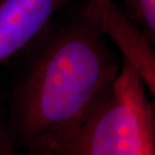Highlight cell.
<instances>
[{
    "mask_svg": "<svg viewBox=\"0 0 155 155\" xmlns=\"http://www.w3.org/2000/svg\"><path fill=\"white\" fill-rule=\"evenodd\" d=\"M1 1H2V0H0V2H1Z\"/></svg>",
    "mask_w": 155,
    "mask_h": 155,
    "instance_id": "9",
    "label": "cell"
},
{
    "mask_svg": "<svg viewBox=\"0 0 155 155\" xmlns=\"http://www.w3.org/2000/svg\"><path fill=\"white\" fill-rule=\"evenodd\" d=\"M152 120L146 87L123 61L106 96L61 155H138L144 129Z\"/></svg>",
    "mask_w": 155,
    "mask_h": 155,
    "instance_id": "2",
    "label": "cell"
},
{
    "mask_svg": "<svg viewBox=\"0 0 155 155\" xmlns=\"http://www.w3.org/2000/svg\"><path fill=\"white\" fill-rule=\"evenodd\" d=\"M86 15L97 24L104 36H108L141 78L145 87L155 94V54L153 41L147 36L115 0L89 4Z\"/></svg>",
    "mask_w": 155,
    "mask_h": 155,
    "instance_id": "3",
    "label": "cell"
},
{
    "mask_svg": "<svg viewBox=\"0 0 155 155\" xmlns=\"http://www.w3.org/2000/svg\"><path fill=\"white\" fill-rule=\"evenodd\" d=\"M69 0H2L0 64L21 51L48 25Z\"/></svg>",
    "mask_w": 155,
    "mask_h": 155,
    "instance_id": "4",
    "label": "cell"
},
{
    "mask_svg": "<svg viewBox=\"0 0 155 155\" xmlns=\"http://www.w3.org/2000/svg\"><path fill=\"white\" fill-rule=\"evenodd\" d=\"M121 66L85 14L52 38L18 88V133L33 155H61L106 96Z\"/></svg>",
    "mask_w": 155,
    "mask_h": 155,
    "instance_id": "1",
    "label": "cell"
},
{
    "mask_svg": "<svg viewBox=\"0 0 155 155\" xmlns=\"http://www.w3.org/2000/svg\"><path fill=\"white\" fill-rule=\"evenodd\" d=\"M128 16L140 26L154 42L155 38V0H122Z\"/></svg>",
    "mask_w": 155,
    "mask_h": 155,
    "instance_id": "5",
    "label": "cell"
},
{
    "mask_svg": "<svg viewBox=\"0 0 155 155\" xmlns=\"http://www.w3.org/2000/svg\"><path fill=\"white\" fill-rule=\"evenodd\" d=\"M101 1H103V0H91V1H90V4H96V3H99Z\"/></svg>",
    "mask_w": 155,
    "mask_h": 155,
    "instance_id": "8",
    "label": "cell"
},
{
    "mask_svg": "<svg viewBox=\"0 0 155 155\" xmlns=\"http://www.w3.org/2000/svg\"><path fill=\"white\" fill-rule=\"evenodd\" d=\"M0 155H17L7 133L2 127H0Z\"/></svg>",
    "mask_w": 155,
    "mask_h": 155,
    "instance_id": "7",
    "label": "cell"
},
{
    "mask_svg": "<svg viewBox=\"0 0 155 155\" xmlns=\"http://www.w3.org/2000/svg\"><path fill=\"white\" fill-rule=\"evenodd\" d=\"M138 155H155V120L145 127Z\"/></svg>",
    "mask_w": 155,
    "mask_h": 155,
    "instance_id": "6",
    "label": "cell"
}]
</instances>
